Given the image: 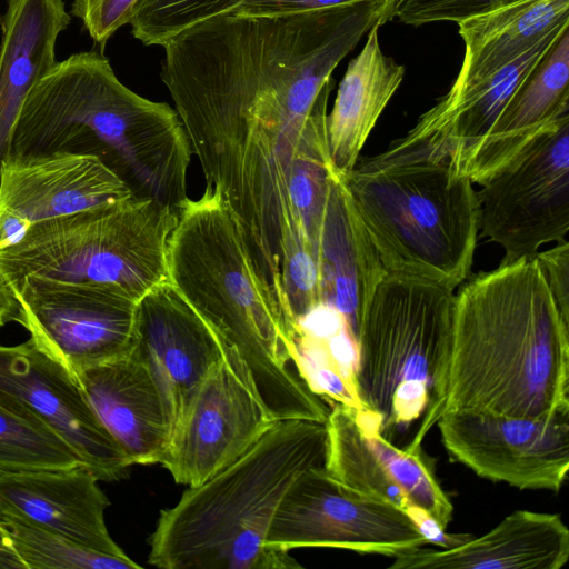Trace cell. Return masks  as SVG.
Wrapping results in <instances>:
<instances>
[{
    "mask_svg": "<svg viewBox=\"0 0 569 569\" xmlns=\"http://www.w3.org/2000/svg\"><path fill=\"white\" fill-rule=\"evenodd\" d=\"M293 351L315 393L363 410L356 389L357 340L335 307L321 303L296 322Z\"/></svg>",
    "mask_w": 569,
    "mask_h": 569,
    "instance_id": "cell-25",
    "label": "cell"
},
{
    "mask_svg": "<svg viewBox=\"0 0 569 569\" xmlns=\"http://www.w3.org/2000/svg\"><path fill=\"white\" fill-rule=\"evenodd\" d=\"M20 321V306L14 291L0 270V328Z\"/></svg>",
    "mask_w": 569,
    "mask_h": 569,
    "instance_id": "cell-34",
    "label": "cell"
},
{
    "mask_svg": "<svg viewBox=\"0 0 569 569\" xmlns=\"http://www.w3.org/2000/svg\"><path fill=\"white\" fill-rule=\"evenodd\" d=\"M178 216L130 197L33 224L0 250V270L13 284L26 277L108 286L138 302L168 280V242Z\"/></svg>",
    "mask_w": 569,
    "mask_h": 569,
    "instance_id": "cell-7",
    "label": "cell"
},
{
    "mask_svg": "<svg viewBox=\"0 0 569 569\" xmlns=\"http://www.w3.org/2000/svg\"><path fill=\"white\" fill-rule=\"evenodd\" d=\"M343 177L388 274L451 291L469 277L479 232L477 193L448 159L397 139Z\"/></svg>",
    "mask_w": 569,
    "mask_h": 569,
    "instance_id": "cell-5",
    "label": "cell"
},
{
    "mask_svg": "<svg viewBox=\"0 0 569 569\" xmlns=\"http://www.w3.org/2000/svg\"><path fill=\"white\" fill-rule=\"evenodd\" d=\"M96 413L133 465L160 463L172 418L154 372L133 349L76 373Z\"/></svg>",
    "mask_w": 569,
    "mask_h": 569,
    "instance_id": "cell-18",
    "label": "cell"
},
{
    "mask_svg": "<svg viewBox=\"0 0 569 569\" xmlns=\"http://www.w3.org/2000/svg\"><path fill=\"white\" fill-rule=\"evenodd\" d=\"M327 425L277 420L242 456L160 511L148 562L162 569H289V551L267 536L288 488L303 471L325 467Z\"/></svg>",
    "mask_w": 569,
    "mask_h": 569,
    "instance_id": "cell-4",
    "label": "cell"
},
{
    "mask_svg": "<svg viewBox=\"0 0 569 569\" xmlns=\"http://www.w3.org/2000/svg\"><path fill=\"white\" fill-rule=\"evenodd\" d=\"M83 466L74 450L30 409L0 399V473Z\"/></svg>",
    "mask_w": 569,
    "mask_h": 569,
    "instance_id": "cell-26",
    "label": "cell"
},
{
    "mask_svg": "<svg viewBox=\"0 0 569 569\" xmlns=\"http://www.w3.org/2000/svg\"><path fill=\"white\" fill-rule=\"evenodd\" d=\"M569 113V26L513 93L460 173L481 184L537 136Z\"/></svg>",
    "mask_w": 569,
    "mask_h": 569,
    "instance_id": "cell-19",
    "label": "cell"
},
{
    "mask_svg": "<svg viewBox=\"0 0 569 569\" xmlns=\"http://www.w3.org/2000/svg\"><path fill=\"white\" fill-rule=\"evenodd\" d=\"M276 421L223 358L184 402L160 465L177 483L197 487L236 461Z\"/></svg>",
    "mask_w": 569,
    "mask_h": 569,
    "instance_id": "cell-13",
    "label": "cell"
},
{
    "mask_svg": "<svg viewBox=\"0 0 569 569\" xmlns=\"http://www.w3.org/2000/svg\"><path fill=\"white\" fill-rule=\"evenodd\" d=\"M325 469L343 486L408 512L420 509L443 529L453 506L422 450L399 448L381 435L380 419L333 402L327 419Z\"/></svg>",
    "mask_w": 569,
    "mask_h": 569,
    "instance_id": "cell-12",
    "label": "cell"
},
{
    "mask_svg": "<svg viewBox=\"0 0 569 569\" xmlns=\"http://www.w3.org/2000/svg\"><path fill=\"white\" fill-rule=\"evenodd\" d=\"M453 291L388 274L363 312L356 389L392 442L416 425L405 449L417 452L445 410L453 342Z\"/></svg>",
    "mask_w": 569,
    "mask_h": 569,
    "instance_id": "cell-6",
    "label": "cell"
},
{
    "mask_svg": "<svg viewBox=\"0 0 569 569\" xmlns=\"http://www.w3.org/2000/svg\"><path fill=\"white\" fill-rule=\"evenodd\" d=\"M138 0H74L71 14L81 20L102 49L123 26L129 24Z\"/></svg>",
    "mask_w": 569,
    "mask_h": 569,
    "instance_id": "cell-30",
    "label": "cell"
},
{
    "mask_svg": "<svg viewBox=\"0 0 569 569\" xmlns=\"http://www.w3.org/2000/svg\"><path fill=\"white\" fill-rule=\"evenodd\" d=\"M379 27L369 30L361 51L349 62L327 114V140L332 164L346 176L386 106L399 88L405 68L382 53Z\"/></svg>",
    "mask_w": 569,
    "mask_h": 569,
    "instance_id": "cell-23",
    "label": "cell"
},
{
    "mask_svg": "<svg viewBox=\"0 0 569 569\" xmlns=\"http://www.w3.org/2000/svg\"><path fill=\"white\" fill-rule=\"evenodd\" d=\"M266 545L287 551L330 547L395 557L427 541L403 510L343 486L325 467H313L286 491Z\"/></svg>",
    "mask_w": 569,
    "mask_h": 569,
    "instance_id": "cell-9",
    "label": "cell"
},
{
    "mask_svg": "<svg viewBox=\"0 0 569 569\" xmlns=\"http://www.w3.org/2000/svg\"><path fill=\"white\" fill-rule=\"evenodd\" d=\"M412 519L427 543H432L442 549L458 547L469 541L475 536L470 533H447L430 515L420 509H413L407 512Z\"/></svg>",
    "mask_w": 569,
    "mask_h": 569,
    "instance_id": "cell-33",
    "label": "cell"
},
{
    "mask_svg": "<svg viewBox=\"0 0 569 569\" xmlns=\"http://www.w3.org/2000/svg\"><path fill=\"white\" fill-rule=\"evenodd\" d=\"M168 280L210 328L224 360L276 420L327 422L330 409L301 376L295 331L267 292L239 224L209 187L178 216Z\"/></svg>",
    "mask_w": 569,
    "mask_h": 569,
    "instance_id": "cell-1",
    "label": "cell"
},
{
    "mask_svg": "<svg viewBox=\"0 0 569 569\" xmlns=\"http://www.w3.org/2000/svg\"><path fill=\"white\" fill-rule=\"evenodd\" d=\"M476 191L479 230L499 244L502 262L533 257L569 231V113Z\"/></svg>",
    "mask_w": 569,
    "mask_h": 569,
    "instance_id": "cell-8",
    "label": "cell"
},
{
    "mask_svg": "<svg viewBox=\"0 0 569 569\" xmlns=\"http://www.w3.org/2000/svg\"><path fill=\"white\" fill-rule=\"evenodd\" d=\"M132 349L160 381L172 428L194 388L223 359L213 332L169 280L137 302Z\"/></svg>",
    "mask_w": 569,
    "mask_h": 569,
    "instance_id": "cell-16",
    "label": "cell"
},
{
    "mask_svg": "<svg viewBox=\"0 0 569 569\" xmlns=\"http://www.w3.org/2000/svg\"><path fill=\"white\" fill-rule=\"evenodd\" d=\"M452 459L518 489L559 491L569 470V411L540 418L445 411L437 421Z\"/></svg>",
    "mask_w": 569,
    "mask_h": 569,
    "instance_id": "cell-11",
    "label": "cell"
},
{
    "mask_svg": "<svg viewBox=\"0 0 569 569\" xmlns=\"http://www.w3.org/2000/svg\"><path fill=\"white\" fill-rule=\"evenodd\" d=\"M568 23L569 0H521L458 22L465 57L447 93L485 80Z\"/></svg>",
    "mask_w": 569,
    "mask_h": 569,
    "instance_id": "cell-24",
    "label": "cell"
},
{
    "mask_svg": "<svg viewBox=\"0 0 569 569\" xmlns=\"http://www.w3.org/2000/svg\"><path fill=\"white\" fill-rule=\"evenodd\" d=\"M521 0H396L392 17L405 24L460 22Z\"/></svg>",
    "mask_w": 569,
    "mask_h": 569,
    "instance_id": "cell-29",
    "label": "cell"
},
{
    "mask_svg": "<svg viewBox=\"0 0 569 569\" xmlns=\"http://www.w3.org/2000/svg\"><path fill=\"white\" fill-rule=\"evenodd\" d=\"M365 0H244L233 12L243 16H278L351 4Z\"/></svg>",
    "mask_w": 569,
    "mask_h": 569,
    "instance_id": "cell-32",
    "label": "cell"
},
{
    "mask_svg": "<svg viewBox=\"0 0 569 569\" xmlns=\"http://www.w3.org/2000/svg\"><path fill=\"white\" fill-rule=\"evenodd\" d=\"M323 303L335 307L357 340L371 298L388 272L349 193L345 177L335 182L321 240Z\"/></svg>",
    "mask_w": 569,
    "mask_h": 569,
    "instance_id": "cell-22",
    "label": "cell"
},
{
    "mask_svg": "<svg viewBox=\"0 0 569 569\" xmlns=\"http://www.w3.org/2000/svg\"><path fill=\"white\" fill-rule=\"evenodd\" d=\"M84 466L0 473V521L64 536L92 550L127 556L109 533L110 501Z\"/></svg>",
    "mask_w": 569,
    "mask_h": 569,
    "instance_id": "cell-17",
    "label": "cell"
},
{
    "mask_svg": "<svg viewBox=\"0 0 569 569\" xmlns=\"http://www.w3.org/2000/svg\"><path fill=\"white\" fill-rule=\"evenodd\" d=\"M30 339L76 373L133 348L137 302L93 282L26 277L11 284Z\"/></svg>",
    "mask_w": 569,
    "mask_h": 569,
    "instance_id": "cell-10",
    "label": "cell"
},
{
    "mask_svg": "<svg viewBox=\"0 0 569 569\" xmlns=\"http://www.w3.org/2000/svg\"><path fill=\"white\" fill-rule=\"evenodd\" d=\"M130 197L127 184L94 154L7 153L0 166V250L36 223Z\"/></svg>",
    "mask_w": 569,
    "mask_h": 569,
    "instance_id": "cell-15",
    "label": "cell"
},
{
    "mask_svg": "<svg viewBox=\"0 0 569 569\" xmlns=\"http://www.w3.org/2000/svg\"><path fill=\"white\" fill-rule=\"evenodd\" d=\"M23 569L18 557L0 541V569Z\"/></svg>",
    "mask_w": 569,
    "mask_h": 569,
    "instance_id": "cell-35",
    "label": "cell"
},
{
    "mask_svg": "<svg viewBox=\"0 0 569 569\" xmlns=\"http://www.w3.org/2000/svg\"><path fill=\"white\" fill-rule=\"evenodd\" d=\"M244 0H138L130 20L132 36L144 46L162 47L182 30L231 13Z\"/></svg>",
    "mask_w": 569,
    "mask_h": 569,
    "instance_id": "cell-28",
    "label": "cell"
},
{
    "mask_svg": "<svg viewBox=\"0 0 569 569\" xmlns=\"http://www.w3.org/2000/svg\"><path fill=\"white\" fill-rule=\"evenodd\" d=\"M70 22L63 0H7L0 20V166L21 106L58 63L57 39Z\"/></svg>",
    "mask_w": 569,
    "mask_h": 569,
    "instance_id": "cell-21",
    "label": "cell"
},
{
    "mask_svg": "<svg viewBox=\"0 0 569 569\" xmlns=\"http://www.w3.org/2000/svg\"><path fill=\"white\" fill-rule=\"evenodd\" d=\"M0 399L17 401L36 413L99 481L121 480L133 466L77 378L31 339L0 345Z\"/></svg>",
    "mask_w": 569,
    "mask_h": 569,
    "instance_id": "cell-14",
    "label": "cell"
},
{
    "mask_svg": "<svg viewBox=\"0 0 569 569\" xmlns=\"http://www.w3.org/2000/svg\"><path fill=\"white\" fill-rule=\"evenodd\" d=\"M562 318L569 322V242L563 240L535 256Z\"/></svg>",
    "mask_w": 569,
    "mask_h": 569,
    "instance_id": "cell-31",
    "label": "cell"
},
{
    "mask_svg": "<svg viewBox=\"0 0 569 569\" xmlns=\"http://www.w3.org/2000/svg\"><path fill=\"white\" fill-rule=\"evenodd\" d=\"M86 144L136 198L169 208L187 197L191 146L176 109L126 87L101 52L58 62L24 99L8 152L70 151Z\"/></svg>",
    "mask_w": 569,
    "mask_h": 569,
    "instance_id": "cell-3",
    "label": "cell"
},
{
    "mask_svg": "<svg viewBox=\"0 0 569 569\" xmlns=\"http://www.w3.org/2000/svg\"><path fill=\"white\" fill-rule=\"evenodd\" d=\"M569 530L556 513L516 510L481 537L450 549L401 552L389 569H561Z\"/></svg>",
    "mask_w": 569,
    "mask_h": 569,
    "instance_id": "cell-20",
    "label": "cell"
},
{
    "mask_svg": "<svg viewBox=\"0 0 569 569\" xmlns=\"http://www.w3.org/2000/svg\"><path fill=\"white\" fill-rule=\"evenodd\" d=\"M0 541L23 569H137L129 556H114L84 547L64 536L13 521H0Z\"/></svg>",
    "mask_w": 569,
    "mask_h": 569,
    "instance_id": "cell-27",
    "label": "cell"
},
{
    "mask_svg": "<svg viewBox=\"0 0 569 569\" xmlns=\"http://www.w3.org/2000/svg\"><path fill=\"white\" fill-rule=\"evenodd\" d=\"M449 410L519 418L569 411V322L535 256L501 261L455 295Z\"/></svg>",
    "mask_w": 569,
    "mask_h": 569,
    "instance_id": "cell-2",
    "label": "cell"
}]
</instances>
